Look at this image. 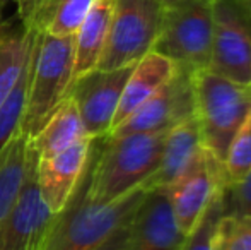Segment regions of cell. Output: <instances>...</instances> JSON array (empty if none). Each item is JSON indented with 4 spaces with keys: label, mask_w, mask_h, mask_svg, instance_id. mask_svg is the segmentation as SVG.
Returning <instances> with one entry per match:
<instances>
[{
    "label": "cell",
    "mask_w": 251,
    "mask_h": 250,
    "mask_svg": "<svg viewBox=\"0 0 251 250\" xmlns=\"http://www.w3.org/2000/svg\"><path fill=\"white\" fill-rule=\"evenodd\" d=\"M29 154V137L19 132L0 151V223L19 197Z\"/></svg>",
    "instance_id": "cell-20"
},
{
    "label": "cell",
    "mask_w": 251,
    "mask_h": 250,
    "mask_svg": "<svg viewBox=\"0 0 251 250\" xmlns=\"http://www.w3.org/2000/svg\"><path fill=\"white\" fill-rule=\"evenodd\" d=\"M224 195H226V190H222L221 194L215 195V199L208 206L207 213L201 218L199 226L193 230V233L190 237H186L183 250H210V238H212L214 226L217 223L219 216L226 213Z\"/></svg>",
    "instance_id": "cell-24"
},
{
    "label": "cell",
    "mask_w": 251,
    "mask_h": 250,
    "mask_svg": "<svg viewBox=\"0 0 251 250\" xmlns=\"http://www.w3.org/2000/svg\"><path fill=\"white\" fill-rule=\"evenodd\" d=\"M214 34V0H178L164 9L152 52L186 70L207 69Z\"/></svg>",
    "instance_id": "cell-5"
},
{
    "label": "cell",
    "mask_w": 251,
    "mask_h": 250,
    "mask_svg": "<svg viewBox=\"0 0 251 250\" xmlns=\"http://www.w3.org/2000/svg\"><path fill=\"white\" fill-rule=\"evenodd\" d=\"M208 70L251 87V23L239 0H214Z\"/></svg>",
    "instance_id": "cell-7"
},
{
    "label": "cell",
    "mask_w": 251,
    "mask_h": 250,
    "mask_svg": "<svg viewBox=\"0 0 251 250\" xmlns=\"http://www.w3.org/2000/svg\"><path fill=\"white\" fill-rule=\"evenodd\" d=\"M210 250H251V216L221 214L212 231Z\"/></svg>",
    "instance_id": "cell-22"
},
{
    "label": "cell",
    "mask_w": 251,
    "mask_h": 250,
    "mask_svg": "<svg viewBox=\"0 0 251 250\" xmlns=\"http://www.w3.org/2000/svg\"><path fill=\"white\" fill-rule=\"evenodd\" d=\"M168 132L94 137L89 153V199L111 202L142 185L161 163Z\"/></svg>",
    "instance_id": "cell-2"
},
{
    "label": "cell",
    "mask_w": 251,
    "mask_h": 250,
    "mask_svg": "<svg viewBox=\"0 0 251 250\" xmlns=\"http://www.w3.org/2000/svg\"><path fill=\"white\" fill-rule=\"evenodd\" d=\"M5 2H7V0H5ZM12 2H16V3H19V2H23V0H12Z\"/></svg>",
    "instance_id": "cell-30"
},
{
    "label": "cell",
    "mask_w": 251,
    "mask_h": 250,
    "mask_svg": "<svg viewBox=\"0 0 251 250\" xmlns=\"http://www.w3.org/2000/svg\"><path fill=\"white\" fill-rule=\"evenodd\" d=\"M128 226L130 223L123 224L122 228L111 233L104 242H101L98 247H94L93 250H125L126 245V238H128Z\"/></svg>",
    "instance_id": "cell-26"
},
{
    "label": "cell",
    "mask_w": 251,
    "mask_h": 250,
    "mask_svg": "<svg viewBox=\"0 0 251 250\" xmlns=\"http://www.w3.org/2000/svg\"><path fill=\"white\" fill-rule=\"evenodd\" d=\"M201 151L203 146H201L199 122L193 115L192 118L173 127L168 132L162 147L161 163L144 184L149 190L169 187L192 167Z\"/></svg>",
    "instance_id": "cell-15"
},
{
    "label": "cell",
    "mask_w": 251,
    "mask_h": 250,
    "mask_svg": "<svg viewBox=\"0 0 251 250\" xmlns=\"http://www.w3.org/2000/svg\"><path fill=\"white\" fill-rule=\"evenodd\" d=\"M74 63L75 34L53 36L34 33L26 107L21 122V132L29 139L40 132L55 108L69 96L74 81Z\"/></svg>",
    "instance_id": "cell-3"
},
{
    "label": "cell",
    "mask_w": 251,
    "mask_h": 250,
    "mask_svg": "<svg viewBox=\"0 0 251 250\" xmlns=\"http://www.w3.org/2000/svg\"><path fill=\"white\" fill-rule=\"evenodd\" d=\"M192 83L201 146L224 163L232 137L251 111V87L208 69L195 70Z\"/></svg>",
    "instance_id": "cell-4"
},
{
    "label": "cell",
    "mask_w": 251,
    "mask_h": 250,
    "mask_svg": "<svg viewBox=\"0 0 251 250\" xmlns=\"http://www.w3.org/2000/svg\"><path fill=\"white\" fill-rule=\"evenodd\" d=\"M224 170L227 185L238 182L251 170V111L229 144Z\"/></svg>",
    "instance_id": "cell-23"
},
{
    "label": "cell",
    "mask_w": 251,
    "mask_h": 250,
    "mask_svg": "<svg viewBox=\"0 0 251 250\" xmlns=\"http://www.w3.org/2000/svg\"><path fill=\"white\" fill-rule=\"evenodd\" d=\"M51 213L38 187V156L29 142L27 167L16 204L0 223V250H34L40 245Z\"/></svg>",
    "instance_id": "cell-11"
},
{
    "label": "cell",
    "mask_w": 251,
    "mask_h": 250,
    "mask_svg": "<svg viewBox=\"0 0 251 250\" xmlns=\"http://www.w3.org/2000/svg\"><path fill=\"white\" fill-rule=\"evenodd\" d=\"M193 72L178 67L176 74L154 94L142 103L126 120L116 125L108 136L161 132L171 130L195 115L193 98Z\"/></svg>",
    "instance_id": "cell-9"
},
{
    "label": "cell",
    "mask_w": 251,
    "mask_h": 250,
    "mask_svg": "<svg viewBox=\"0 0 251 250\" xmlns=\"http://www.w3.org/2000/svg\"><path fill=\"white\" fill-rule=\"evenodd\" d=\"M239 3H241V7L245 9L246 16H248V19L251 23V0H239Z\"/></svg>",
    "instance_id": "cell-27"
},
{
    "label": "cell",
    "mask_w": 251,
    "mask_h": 250,
    "mask_svg": "<svg viewBox=\"0 0 251 250\" xmlns=\"http://www.w3.org/2000/svg\"><path fill=\"white\" fill-rule=\"evenodd\" d=\"M3 5H5V0H0V23H2V10H3Z\"/></svg>",
    "instance_id": "cell-29"
},
{
    "label": "cell",
    "mask_w": 251,
    "mask_h": 250,
    "mask_svg": "<svg viewBox=\"0 0 251 250\" xmlns=\"http://www.w3.org/2000/svg\"><path fill=\"white\" fill-rule=\"evenodd\" d=\"M178 70L173 60L155 52H149L144 58L135 63L125 87H123L122 98H120L118 108L113 117L111 130L120 125L123 120L130 117L142 103L159 91ZM109 130V132H111Z\"/></svg>",
    "instance_id": "cell-16"
},
{
    "label": "cell",
    "mask_w": 251,
    "mask_h": 250,
    "mask_svg": "<svg viewBox=\"0 0 251 250\" xmlns=\"http://www.w3.org/2000/svg\"><path fill=\"white\" fill-rule=\"evenodd\" d=\"M34 33L19 17L0 23V107L19 81L33 52Z\"/></svg>",
    "instance_id": "cell-17"
},
{
    "label": "cell",
    "mask_w": 251,
    "mask_h": 250,
    "mask_svg": "<svg viewBox=\"0 0 251 250\" xmlns=\"http://www.w3.org/2000/svg\"><path fill=\"white\" fill-rule=\"evenodd\" d=\"M185 242L166 190H151L130 221L125 250H183Z\"/></svg>",
    "instance_id": "cell-12"
},
{
    "label": "cell",
    "mask_w": 251,
    "mask_h": 250,
    "mask_svg": "<svg viewBox=\"0 0 251 250\" xmlns=\"http://www.w3.org/2000/svg\"><path fill=\"white\" fill-rule=\"evenodd\" d=\"M164 9L161 0H113L108 38L96 69L115 70L135 65L152 52Z\"/></svg>",
    "instance_id": "cell-6"
},
{
    "label": "cell",
    "mask_w": 251,
    "mask_h": 250,
    "mask_svg": "<svg viewBox=\"0 0 251 250\" xmlns=\"http://www.w3.org/2000/svg\"><path fill=\"white\" fill-rule=\"evenodd\" d=\"M84 137L89 136L84 129L77 105L72 98L67 96L48 117L40 132L31 137L29 142L36 156L41 160V158L55 156V154L69 149L70 146L79 142Z\"/></svg>",
    "instance_id": "cell-18"
},
{
    "label": "cell",
    "mask_w": 251,
    "mask_h": 250,
    "mask_svg": "<svg viewBox=\"0 0 251 250\" xmlns=\"http://www.w3.org/2000/svg\"><path fill=\"white\" fill-rule=\"evenodd\" d=\"M133 67L135 65L115 70L94 69L72 81L69 96L75 101L89 137H104L109 134L123 87Z\"/></svg>",
    "instance_id": "cell-10"
},
{
    "label": "cell",
    "mask_w": 251,
    "mask_h": 250,
    "mask_svg": "<svg viewBox=\"0 0 251 250\" xmlns=\"http://www.w3.org/2000/svg\"><path fill=\"white\" fill-rule=\"evenodd\" d=\"M94 137H84L50 158H38V187L48 211L56 214L74 194L89 160Z\"/></svg>",
    "instance_id": "cell-13"
},
{
    "label": "cell",
    "mask_w": 251,
    "mask_h": 250,
    "mask_svg": "<svg viewBox=\"0 0 251 250\" xmlns=\"http://www.w3.org/2000/svg\"><path fill=\"white\" fill-rule=\"evenodd\" d=\"M38 247H40V245H38ZM38 247H36V249H34V250H38Z\"/></svg>",
    "instance_id": "cell-31"
},
{
    "label": "cell",
    "mask_w": 251,
    "mask_h": 250,
    "mask_svg": "<svg viewBox=\"0 0 251 250\" xmlns=\"http://www.w3.org/2000/svg\"><path fill=\"white\" fill-rule=\"evenodd\" d=\"M89 160L69 202L60 213L51 214L38 250H93L130 223L142 200L151 192L146 184L111 202H94L87 195Z\"/></svg>",
    "instance_id": "cell-1"
},
{
    "label": "cell",
    "mask_w": 251,
    "mask_h": 250,
    "mask_svg": "<svg viewBox=\"0 0 251 250\" xmlns=\"http://www.w3.org/2000/svg\"><path fill=\"white\" fill-rule=\"evenodd\" d=\"M29 67L31 57L26 67L23 69V74H21L16 87L0 107V151L21 132V122H23L24 107H26L27 84H29Z\"/></svg>",
    "instance_id": "cell-21"
},
{
    "label": "cell",
    "mask_w": 251,
    "mask_h": 250,
    "mask_svg": "<svg viewBox=\"0 0 251 250\" xmlns=\"http://www.w3.org/2000/svg\"><path fill=\"white\" fill-rule=\"evenodd\" d=\"M94 0H23L17 17L33 33L74 36Z\"/></svg>",
    "instance_id": "cell-14"
},
{
    "label": "cell",
    "mask_w": 251,
    "mask_h": 250,
    "mask_svg": "<svg viewBox=\"0 0 251 250\" xmlns=\"http://www.w3.org/2000/svg\"><path fill=\"white\" fill-rule=\"evenodd\" d=\"M226 213L251 216V170L226 189Z\"/></svg>",
    "instance_id": "cell-25"
},
{
    "label": "cell",
    "mask_w": 251,
    "mask_h": 250,
    "mask_svg": "<svg viewBox=\"0 0 251 250\" xmlns=\"http://www.w3.org/2000/svg\"><path fill=\"white\" fill-rule=\"evenodd\" d=\"M227 187L224 163L203 149L192 167L164 189L175 220L185 237L193 233L215 195Z\"/></svg>",
    "instance_id": "cell-8"
},
{
    "label": "cell",
    "mask_w": 251,
    "mask_h": 250,
    "mask_svg": "<svg viewBox=\"0 0 251 250\" xmlns=\"http://www.w3.org/2000/svg\"><path fill=\"white\" fill-rule=\"evenodd\" d=\"M161 2H162V5H164V7H168V5H171V3L178 2V0H161Z\"/></svg>",
    "instance_id": "cell-28"
},
{
    "label": "cell",
    "mask_w": 251,
    "mask_h": 250,
    "mask_svg": "<svg viewBox=\"0 0 251 250\" xmlns=\"http://www.w3.org/2000/svg\"><path fill=\"white\" fill-rule=\"evenodd\" d=\"M113 0H94L86 19L75 33V63L74 79L98 67L111 21Z\"/></svg>",
    "instance_id": "cell-19"
}]
</instances>
